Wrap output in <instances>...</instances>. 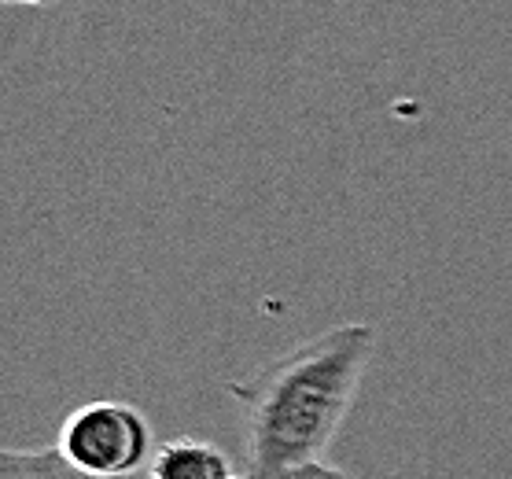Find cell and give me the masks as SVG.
Masks as SVG:
<instances>
[{
  "label": "cell",
  "mask_w": 512,
  "mask_h": 479,
  "mask_svg": "<svg viewBox=\"0 0 512 479\" xmlns=\"http://www.w3.org/2000/svg\"><path fill=\"white\" fill-rule=\"evenodd\" d=\"M23 454L26 472L34 479H104V476H89L74 465L59 446H45V450H19Z\"/></svg>",
  "instance_id": "obj_4"
},
{
  "label": "cell",
  "mask_w": 512,
  "mask_h": 479,
  "mask_svg": "<svg viewBox=\"0 0 512 479\" xmlns=\"http://www.w3.org/2000/svg\"><path fill=\"white\" fill-rule=\"evenodd\" d=\"M284 479H350L343 468L328 465V461H314V465H303L295 468V472H288Z\"/></svg>",
  "instance_id": "obj_5"
},
{
  "label": "cell",
  "mask_w": 512,
  "mask_h": 479,
  "mask_svg": "<svg viewBox=\"0 0 512 479\" xmlns=\"http://www.w3.org/2000/svg\"><path fill=\"white\" fill-rule=\"evenodd\" d=\"M376 325L347 321L225 387L244 406L247 476L284 479L325 461L376 351Z\"/></svg>",
  "instance_id": "obj_1"
},
{
  "label": "cell",
  "mask_w": 512,
  "mask_h": 479,
  "mask_svg": "<svg viewBox=\"0 0 512 479\" xmlns=\"http://www.w3.org/2000/svg\"><path fill=\"white\" fill-rule=\"evenodd\" d=\"M152 479H233V461L207 439H170L152 457Z\"/></svg>",
  "instance_id": "obj_3"
},
{
  "label": "cell",
  "mask_w": 512,
  "mask_h": 479,
  "mask_svg": "<svg viewBox=\"0 0 512 479\" xmlns=\"http://www.w3.org/2000/svg\"><path fill=\"white\" fill-rule=\"evenodd\" d=\"M8 4H52V0H8Z\"/></svg>",
  "instance_id": "obj_7"
},
{
  "label": "cell",
  "mask_w": 512,
  "mask_h": 479,
  "mask_svg": "<svg viewBox=\"0 0 512 479\" xmlns=\"http://www.w3.org/2000/svg\"><path fill=\"white\" fill-rule=\"evenodd\" d=\"M0 479H34L30 472H26L23 454H19L15 446H8V450L0 454Z\"/></svg>",
  "instance_id": "obj_6"
},
{
  "label": "cell",
  "mask_w": 512,
  "mask_h": 479,
  "mask_svg": "<svg viewBox=\"0 0 512 479\" xmlns=\"http://www.w3.org/2000/svg\"><path fill=\"white\" fill-rule=\"evenodd\" d=\"M59 450L89 476L137 479L152 454V424L129 402H85L59 428Z\"/></svg>",
  "instance_id": "obj_2"
},
{
  "label": "cell",
  "mask_w": 512,
  "mask_h": 479,
  "mask_svg": "<svg viewBox=\"0 0 512 479\" xmlns=\"http://www.w3.org/2000/svg\"><path fill=\"white\" fill-rule=\"evenodd\" d=\"M233 479H251V476H233Z\"/></svg>",
  "instance_id": "obj_8"
}]
</instances>
